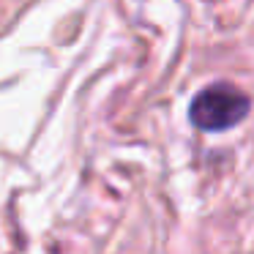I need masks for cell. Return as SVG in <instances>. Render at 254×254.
<instances>
[{
    "label": "cell",
    "instance_id": "obj_1",
    "mask_svg": "<svg viewBox=\"0 0 254 254\" xmlns=\"http://www.w3.org/2000/svg\"><path fill=\"white\" fill-rule=\"evenodd\" d=\"M252 110V101L243 90L230 82H216L199 90L189 104V121L199 131H227L238 126Z\"/></svg>",
    "mask_w": 254,
    "mask_h": 254
}]
</instances>
